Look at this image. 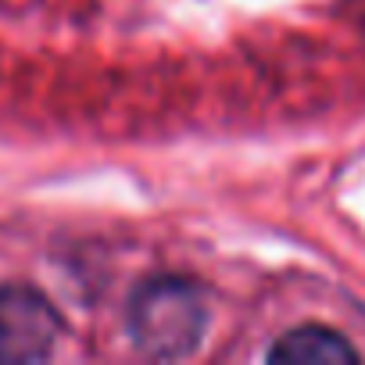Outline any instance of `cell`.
<instances>
[{
  "mask_svg": "<svg viewBox=\"0 0 365 365\" xmlns=\"http://www.w3.org/2000/svg\"><path fill=\"white\" fill-rule=\"evenodd\" d=\"M208 308L201 290L179 276H154L129 301V333L150 358H182L201 344Z\"/></svg>",
  "mask_w": 365,
  "mask_h": 365,
  "instance_id": "obj_1",
  "label": "cell"
},
{
  "mask_svg": "<svg viewBox=\"0 0 365 365\" xmlns=\"http://www.w3.org/2000/svg\"><path fill=\"white\" fill-rule=\"evenodd\" d=\"M61 336V315L33 287H0V361H40Z\"/></svg>",
  "mask_w": 365,
  "mask_h": 365,
  "instance_id": "obj_2",
  "label": "cell"
},
{
  "mask_svg": "<svg viewBox=\"0 0 365 365\" xmlns=\"http://www.w3.org/2000/svg\"><path fill=\"white\" fill-rule=\"evenodd\" d=\"M269 361H276V365H351V361H358V351L336 329L297 326L272 344Z\"/></svg>",
  "mask_w": 365,
  "mask_h": 365,
  "instance_id": "obj_3",
  "label": "cell"
}]
</instances>
